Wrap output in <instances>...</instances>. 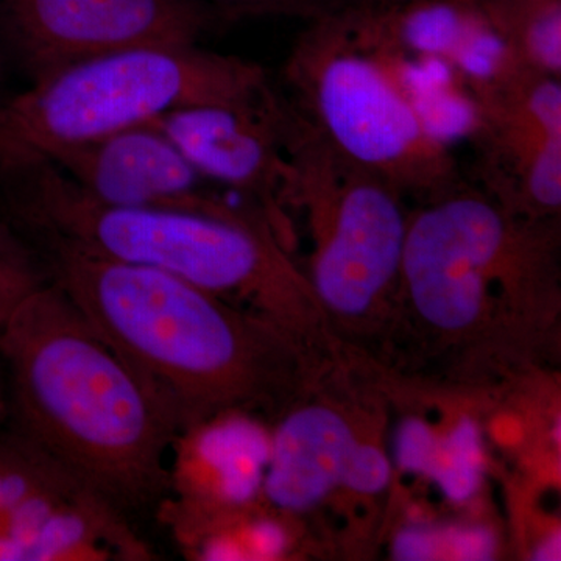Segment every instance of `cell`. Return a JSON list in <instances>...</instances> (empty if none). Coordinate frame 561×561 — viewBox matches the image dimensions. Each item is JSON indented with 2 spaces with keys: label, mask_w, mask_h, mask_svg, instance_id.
Wrapping results in <instances>:
<instances>
[{
  "label": "cell",
  "mask_w": 561,
  "mask_h": 561,
  "mask_svg": "<svg viewBox=\"0 0 561 561\" xmlns=\"http://www.w3.org/2000/svg\"><path fill=\"white\" fill-rule=\"evenodd\" d=\"M357 438L348 420L328 405L294 409L271 435L262 493L280 512L300 513L341 485Z\"/></svg>",
  "instance_id": "cell-13"
},
{
  "label": "cell",
  "mask_w": 561,
  "mask_h": 561,
  "mask_svg": "<svg viewBox=\"0 0 561 561\" xmlns=\"http://www.w3.org/2000/svg\"><path fill=\"white\" fill-rule=\"evenodd\" d=\"M249 546L256 559H276L286 551V530L273 519H260L250 527Z\"/></svg>",
  "instance_id": "cell-21"
},
{
  "label": "cell",
  "mask_w": 561,
  "mask_h": 561,
  "mask_svg": "<svg viewBox=\"0 0 561 561\" xmlns=\"http://www.w3.org/2000/svg\"><path fill=\"white\" fill-rule=\"evenodd\" d=\"M0 365L13 432L122 516L164 505L175 413L50 279L0 327Z\"/></svg>",
  "instance_id": "cell-1"
},
{
  "label": "cell",
  "mask_w": 561,
  "mask_h": 561,
  "mask_svg": "<svg viewBox=\"0 0 561 561\" xmlns=\"http://www.w3.org/2000/svg\"><path fill=\"white\" fill-rule=\"evenodd\" d=\"M271 84L256 62L158 44L70 62L0 103V181L61 151L195 105H254Z\"/></svg>",
  "instance_id": "cell-5"
},
{
  "label": "cell",
  "mask_w": 561,
  "mask_h": 561,
  "mask_svg": "<svg viewBox=\"0 0 561 561\" xmlns=\"http://www.w3.org/2000/svg\"><path fill=\"white\" fill-rule=\"evenodd\" d=\"M14 220L32 239L157 268L249 309L297 335L316 311L311 283L250 206L121 208L92 201L54 165L2 181Z\"/></svg>",
  "instance_id": "cell-3"
},
{
  "label": "cell",
  "mask_w": 561,
  "mask_h": 561,
  "mask_svg": "<svg viewBox=\"0 0 561 561\" xmlns=\"http://www.w3.org/2000/svg\"><path fill=\"white\" fill-rule=\"evenodd\" d=\"M496 540L483 527H451L435 529V551L437 560L481 561L493 559Z\"/></svg>",
  "instance_id": "cell-19"
},
{
  "label": "cell",
  "mask_w": 561,
  "mask_h": 561,
  "mask_svg": "<svg viewBox=\"0 0 561 561\" xmlns=\"http://www.w3.org/2000/svg\"><path fill=\"white\" fill-rule=\"evenodd\" d=\"M478 2H491V0H478Z\"/></svg>",
  "instance_id": "cell-24"
},
{
  "label": "cell",
  "mask_w": 561,
  "mask_h": 561,
  "mask_svg": "<svg viewBox=\"0 0 561 561\" xmlns=\"http://www.w3.org/2000/svg\"><path fill=\"white\" fill-rule=\"evenodd\" d=\"M217 20L287 16L306 22L357 7L354 0H202Z\"/></svg>",
  "instance_id": "cell-17"
},
{
  "label": "cell",
  "mask_w": 561,
  "mask_h": 561,
  "mask_svg": "<svg viewBox=\"0 0 561 561\" xmlns=\"http://www.w3.org/2000/svg\"><path fill=\"white\" fill-rule=\"evenodd\" d=\"M357 7L360 5H387V3L398 2V0H354Z\"/></svg>",
  "instance_id": "cell-23"
},
{
  "label": "cell",
  "mask_w": 561,
  "mask_h": 561,
  "mask_svg": "<svg viewBox=\"0 0 561 561\" xmlns=\"http://www.w3.org/2000/svg\"><path fill=\"white\" fill-rule=\"evenodd\" d=\"M49 280L39 250L0 221V327L28 294Z\"/></svg>",
  "instance_id": "cell-16"
},
{
  "label": "cell",
  "mask_w": 561,
  "mask_h": 561,
  "mask_svg": "<svg viewBox=\"0 0 561 561\" xmlns=\"http://www.w3.org/2000/svg\"><path fill=\"white\" fill-rule=\"evenodd\" d=\"M217 21L202 0H0V39L31 80L110 51L197 44Z\"/></svg>",
  "instance_id": "cell-9"
},
{
  "label": "cell",
  "mask_w": 561,
  "mask_h": 561,
  "mask_svg": "<svg viewBox=\"0 0 561 561\" xmlns=\"http://www.w3.org/2000/svg\"><path fill=\"white\" fill-rule=\"evenodd\" d=\"M483 449L481 431L471 419H461L438 438L427 478L437 483L449 501H470L482 483Z\"/></svg>",
  "instance_id": "cell-15"
},
{
  "label": "cell",
  "mask_w": 561,
  "mask_h": 561,
  "mask_svg": "<svg viewBox=\"0 0 561 561\" xmlns=\"http://www.w3.org/2000/svg\"><path fill=\"white\" fill-rule=\"evenodd\" d=\"M51 283L172 409L181 432L283 400L297 335L169 273L32 239Z\"/></svg>",
  "instance_id": "cell-2"
},
{
  "label": "cell",
  "mask_w": 561,
  "mask_h": 561,
  "mask_svg": "<svg viewBox=\"0 0 561 561\" xmlns=\"http://www.w3.org/2000/svg\"><path fill=\"white\" fill-rule=\"evenodd\" d=\"M560 534L557 531V534L540 542V546H538L537 551L534 553V560H560Z\"/></svg>",
  "instance_id": "cell-22"
},
{
  "label": "cell",
  "mask_w": 561,
  "mask_h": 561,
  "mask_svg": "<svg viewBox=\"0 0 561 561\" xmlns=\"http://www.w3.org/2000/svg\"><path fill=\"white\" fill-rule=\"evenodd\" d=\"M360 7L379 38L409 61L440 60L465 79L481 76L504 57L500 36L478 0H398Z\"/></svg>",
  "instance_id": "cell-12"
},
{
  "label": "cell",
  "mask_w": 561,
  "mask_h": 561,
  "mask_svg": "<svg viewBox=\"0 0 561 561\" xmlns=\"http://www.w3.org/2000/svg\"><path fill=\"white\" fill-rule=\"evenodd\" d=\"M268 87L254 105L186 106L154 122L205 179L238 194L280 238L287 161L265 105Z\"/></svg>",
  "instance_id": "cell-11"
},
{
  "label": "cell",
  "mask_w": 561,
  "mask_h": 561,
  "mask_svg": "<svg viewBox=\"0 0 561 561\" xmlns=\"http://www.w3.org/2000/svg\"><path fill=\"white\" fill-rule=\"evenodd\" d=\"M553 284L551 220L516 216L467 183L411 213L398 294L431 331L465 337L494 301L542 297Z\"/></svg>",
  "instance_id": "cell-7"
},
{
  "label": "cell",
  "mask_w": 561,
  "mask_h": 561,
  "mask_svg": "<svg viewBox=\"0 0 561 561\" xmlns=\"http://www.w3.org/2000/svg\"><path fill=\"white\" fill-rule=\"evenodd\" d=\"M409 66L362 7H350L308 21L280 68V91L343 157L424 203L465 180Z\"/></svg>",
  "instance_id": "cell-4"
},
{
  "label": "cell",
  "mask_w": 561,
  "mask_h": 561,
  "mask_svg": "<svg viewBox=\"0 0 561 561\" xmlns=\"http://www.w3.org/2000/svg\"><path fill=\"white\" fill-rule=\"evenodd\" d=\"M54 165L83 194L121 208L217 210L236 205L214 191L154 121L61 151Z\"/></svg>",
  "instance_id": "cell-10"
},
{
  "label": "cell",
  "mask_w": 561,
  "mask_h": 561,
  "mask_svg": "<svg viewBox=\"0 0 561 561\" xmlns=\"http://www.w3.org/2000/svg\"><path fill=\"white\" fill-rule=\"evenodd\" d=\"M470 136L482 191L530 220L561 208V79L504 55L481 76L463 79Z\"/></svg>",
  "instance_id": "cell-8"
},
{
  "label": "cell",
  "mask_w": 561,
  "mask_h": 561,
  "mask_svg": "<svg viewBox=\"0 0 561 561\" xmlns=\"http://www.w3.org/2000/svg\"><path fill=\"white\" fill-rule=\"evenodd\" d=\"M438 438L434 432L419 420H409L402 424L397 437V460L402 470L427 474Z\"/></svg>",
  "instance_id": "cell-20"
},
{
  "label": "cell",
  "mask_w": 561,
  "mask_h": 561,
  "mask_svg": "<svg viewBox=\"0 0 561 561\" xmlns=\"http://www.w3.org/2000/svg\"><path fill=\"white\" fill-rule=\"evenodd\" d=\"M479 3L513 61L561 79V0Z\"/></svg>",
  "instance_id": "cell-14"
},
{
  "label": "cell",
  "mask_w": 561,
  "mask_h": 561,
  "mask_svg": "<svg viewBox=\"0 0 561 561\" xmlns=\"http://www.w3.org/2000/svg\"><path fill=\"white\" fill-rule=\"evenodd\" d=\"M287 161V206L305 210L313 238L309 283L319 306L362 320L398 294L411 210L378 173L343 157L278 88L265 98Z\"/></svg>",
  "instance_id": "cell-6"
},
{
  "label": "cell",
  "mask_w": 561,
  "mask_h": 561,
  "mask_svg": "<svg viewBox=\"0 0 561 561\" xmlns=\"http://www.w3.org/2000/svg\"><path fill=\"white\" fill-rule=\"evenodd\" d=\"M391 478L390 461L378 446L359 443L353 446L343 468L341 485L359 494H378Z\"/></svg>",
  "instance_id": "cell-18"
}]
</instances>
